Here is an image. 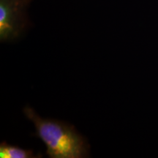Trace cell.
I'll use <instances>...</instances> for the list:
<instances>
[{
  "mask_svg": "<svg viewBox=\"0 0 158 158\" xmlns=\"http://www.w3.org/2000/svg\"><path fill=\"white\" fill-rule=\"evenodd\" d=\"M31 0H0V40L19 38L27 25V9Z\"/></svg>",
  "mask_w": 158,
  "mask_h": 158,
  "instance_id": "cell-2",
  "label": "cell"
},
{
  "mask_svg": "<svg viewBox=\"0 0 158 158\" xmlns=\"http://www.w3.org/2000/svg\"><path fill=\"white\" fill-rule=\"evenodd\" d=\"M41 155H36L30 149H25L17 146H13L6 142L0 144L1 158H35L41 157Z\"/></svg>",
  "mask_w": 158,
  "mask_h": 158,
  "instance_id": "cell-3",
  "label": "cell"
},
{
  "mask_svg": "<svg viewBox=\"0 0 158 158\" xmlns=\"http://www.w3.org/2000/svg\"><path fill=\"white\" fill-rule=\"evenodd\" d=\"M23 114L34 124L36 135L44 143L49 157H88L89 146L73 126L58 120L43 118L29 106L23 108Z\"/></svg>",
  "mask_w": 158,
  "mask_h": 158,
  "instance_id": "cell-1",
  "label": "cell"
}]
</instances>
